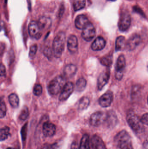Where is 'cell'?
Masks as SVG:
<instances>
[{
	"mask_svg": "<svg viewBox=\"0 0 148 149\" xmlns=\"http://www.w3.org/2000/svg\"><path fill=\"white\" fill-rule=\"evenodd\" d=\"M115 142L120 149H134L131 137L126 130H122L116 135Z\"/></svg>",
	"mask_w": 148,
	"mask_h": 149,
	"instance_id": "1",
	"label": "cell"
},
{
	"mask_svg": "<svg viewBox=\"0 0 148 149\" xmlns=\"http://www.w3.org/2000/svg\"><path fill=\"white\" fill-rule=\"evenodd\" d=\"M127 120L129 127L134 132L138 134H141L144 132V124L141 119L134 113L131 111L129 112L127 115Z\"/></svg>",
	"mask_w": 148,
	"mask_h": 149,
	"instance_id": "2",
	"label": "cell"
},
{
	"mask_svg": "<svg viewBox=\"0 0 148 149\" xmlns=\"http://www.w3.org/2000/svg\"><path fill=\"white\" fill-rule=\"evenodd\" d=\"M66 35L63 32L57 34L53 42V50L54 56L59 58L61 56L65 48Z\"/></svg>",
	"mask_w": 148,
	"mask_h": 149,
	"instance_id": "3",
	"label": "cell"
},
{
	"mask_svg": "<svg viewBox=\"0 0 148 149\" xmlns=\"http://www.w3.org/2000/svg\"><path fill=\"white\" fill-rule=\"evenodd\" d=\"M66 78L60 75L55 77L50 82L48 86V91L51 95H56L61 92L66 84Z\"/></svg>",
	"mask_w": 148,
	"mask_h": 149,
	"instance_id": "4",
	"label": "cell"
},
{
	"mask_svg": "<svg viewBox=\"0 0 148 149\" xmlns=\"http://www.w3.org/2000/svg\"><path fill=\"white\" fill-rule=\"evenodd\" d=\"M131 23V17L127 10H123L121 13L118 22L119 29L122 31H125L129 29Z\"/></svg>",
	"mask_w": 148,
	"mask_h": 149,
	"instance_id": "5",
	"label": "cell"
},
{
	"mask_svg": "<svg viewBox=\"0 0 148 149\" xmlns=\"http://www.w3.org/2000/svg\"><path fill=\"white\" fill-rule=\"evenodd\" d=\"M107 115L103 112H96L91 115L89 119V123L93 127L101 126L106 122Z\"/></svg>",
	"mask_w": 148,
	"mask_h": 149,
	"instance_id": "6",
	"label": "cell"
},
{
	"mask_svg": "<svg viewBox=\"0 0 148 149\" xmlns=\"http://www.w3.org/2000/svg\"><path fill=\"white\" fill-rule=\"evenodd\" d=\"M95 35V28L93 24L89 22L83 29L82 36L85 41L90 42L94 38Z\"/></svg>",
	"mask_w": 148,
	"mask_h": 149,
	"instance_id": "7",
	"label": "cell"
},
{
	"mask_svg": "<svg viewBox=\"0 0 148 149\" xmlns=\"http://www.w3.org/2000/svg\"><path fill=\"white\" fill-rule=\"evenodd\" d=\"M28 30L30 36L33 38L39 39L41 37V30L37 22L31 21L29 24Z\"/></svg>",
	"mask_w": 148,
	"mask_h": 149,
	"instance_id": "8",
	"label": "cell"
},
{
	"mask_svg": "<svg viewBox=\"0 0 148 149\" xmlns=\"http://www.w3.org/2000/svg\"><path fill=\"white\" fill-rule=\"evenodd\" d=\"M126 65V60L123 55L119 56L116 64V78L118 80H121L123 76V71Z\"/></svg>",
	"mask_w": 148,
	"mask_h": 149,
	"instance_id": "9",
	"label": "cell"
},
{
	"mask_svg": "<svg viewBox=\"0 0 148 149\" xmlns=\"http://www.w3.org/2000/svg\"><path fill=\"white\" fill-rule=\"evenodd\" d=\"M74 89V85L72 82H67L61 92L59 100L64 101L67 100L73 93Z\"/></svg>",
	"mask_w": 148,
	"mask_h": 149,
	"instance_id": "10",
	"label": "cell"
},
{
	"mask_svg": "<svg viewBox=\"0 0 148 149\" xmlns=\"http://www.w3.org/2000/svg\"><path fill=\"white\" fill-rule=\"evenodd\" d=\"M141 42V38L139 35L134 34L127 41L126 49L128 50L133 51L140 44Z\"/></svg>",
	"mask_w": 148,
	"mask_h": 149,
	"instance_id": "11",
	"label": "cell"
},
{
	"mask_svg": "<svg viewBox=\"0 0 148 149\" xmlns=\"http://www.w3.org/2000/svg\"><path fill=\"white\" fill-rule=\"evenodd\" d=\"M113 94L108 91L103 95L99 100V104L103 107H107L111 105L113 101Z\"/></svg>",
	"mask_w": 148,
	"mask_h": 149,
	"instance_id": "12",
	"label": "cell"
},
{
	"mask_svg": "<svg viewBox=\"0 0 148 149\" xmlns=\"http://www.w3.org/2000/svg\"><path fill=\"white\" fill-rule=\"evenodd\" d=\"M56 128L54 124L49 122L44 123L43 126V133L46 137H51L55 134Z\"/></svg>",
	"mask_w": 148,
	"mask_h": 149,
	"instance_id": "13",
	"label": "cell"
},
{
	"mask_svg": "<svg viewBox=\"0 0 148 149\" xmlns=\"http://www.w3.org/2000/svg\"><path fill=\"white\" fill-rule=\"evenodd\" d=\"M78 42L77 37L74 35H71L69 37L67 42V46L69 51L74 54L78 50Z\"/></svg>",
	"mask_w": 148,
	"mask_h": 149,
	"instance_id": "14",
	"label": "cell"
},
{
	"mask_svg": "<svg viewBox=\"0 0 148 149\" xmlns=\"http://www.w3.org/2000/svg\"><path fill=\"white\" fill-rule=\"evenodd\" d=\"M91 144L93 149H107L102 139L97 135H94L91 138Z\"/></svg>",
	"mask_w": 148,
	"mask_h": 149,
	"instance_id": "15",
	"label": "cell"
},
{
	"mask_svg": "<svg viewBox=\"0 0 148 149\" xmlns=\"http://www.w3.org/2000/svg\"><path fill=\"white\" fill-rule=\"evenodd\" d=\"M89 22L86 16L80 15L77 16L75 20V25L78 29H83Z\"/></svg>",
	"mask_w": 148,
	"mask_h": 149,
	"instance_id": "16",
	"label": "cell"
},
{
	"mask_svg": "<svg viewBox=\"0 0 148 149\" xmlns=\"http://www.w3.org/2000/svg\"><path fill=\"white\" fill-rule=\"evenodd\" d=\"M106 44V41L102 37H98L92 43L91 49L95 51L101 50L104 49Z\"/></svg>",
	"mask_w": 148,
	"mask_h": 149,
	"instance_id": "17",
	"label": "cell"
},
{
	"mask_svg": "<svg viewBox=\"0 0 148 149\" xmlns=\"http://www.w3.org/2000/svg\"><path fill=\"white\" fill-rule=\"evenodd\" d=\"M109 72H104L101 73L98 79L97 86L99 90H101L107 83L109 79Z\"/></svg>",
	"mask_w": 148,
	"mask_h": 149,
	"instance_id": "18",
	"label": "cell"
},
{
	"mask_svg": "<svg viewBox=\"0 0 148 149\" xmlns=\"http://www.w3.org/2000/svg\"><path fill=\"white\" fill-rule=\"evenodd\" d=\"M37 22L41 31L50 29L52 25V20L47 17L43 16L40 17Z\"/></svg>",
	"mask_w": 148,
	"mask_h": 149,
	"instance_id": "19",
	"label": "cell"
},
{
	"mask_svg": "<svg viewBox=\"0 0 148 149\" xmlns=\"http://www.w3.org/2000/svg\"><path fill=\"white\" fill-rule=\"evenodd\" d=\"M77 71V67L73 64L67 65L63 70V75L65 78H70L73 77Z\"/></svg>",
	"mask_w": 148,
	"mask_h": 149,
	"instance_id": "20",
	"label": "cell"
},
{
	"mask_svg": "<svg viewBox=\"0 0 148 149\" xmlns=\"http://www.w3.org/2000/svg\"><path fill=\"white\" fill-rule=\"evenodd\" d=\"M127 41L124 37L123 36L118 37L116 42L115 49L116 51H120L126 48Z\"/></svg>",
	"mask_w": 148,
	"mask_h": 149,
	"instance_id": "21",
	"label": "cell"
},
{
	"mask_svg": "<svg viewBox=\"0 0 148 149\" xmlns=\"http://www.w3.org/2000/svg\"><path fill=\"white\" fill-rule=\"evenodd\" d=\"M79 149H90L89 136L87 134L83 135V136Z\"/></svg>",
	"mask_w": 148,
	"mask_h": 149,
	"instance_id": "22",
	"label": "cell"
},
{
	"mask_svg": "<svg viewBox=\"0 0 148 149\" xmlns=\"http://www.w3.org/2000/svg\"><path fill=\"white\" fill-rule=\"evenodd\" d=\"M8 100L10 104L14 108H17L19 106V100L18 96L16 94L12 93L9 96Z\"/></svg>",
	"mask_w": 148,
	"mask_h": 149,
	"instance_id": "23",
	"label": "cell"
},
{
	"mask_svg": "<svg viewBox=\"0 0 148 149\" xmlns=\"http://www.w3.org/2000/svg\"><path fill=\"white\" fill-rule=\"evenodd\" d=\"M90 103L89 99L87 97H83L81 99L79 102L78 108L79 110H83L87 109Z\"/></svg>",
	"mask_w": 148,
	"mask_h": 149,
	"instance_id": "24",
	"label": "cell"
},
{
	"mask_svg": "<svg viewBox=\"0 0 148 149\" xmlns=\"http://www.w3.org/2000/svg\"><path fill=\"white\" fill-rule=\"evenodd\" d=\"M87 84V81L84 78H82L78 79L76 84V90L78 92H82L86 88Z\"/></svg>",
	"mask_w": 148,
	"mask_h": 149,
	"instance_id": "25",
	"label": "cell"
},
{
	"mask_svg": "<svg viewBox=\"0 0 148 149\" xmlns=\"http://www.w3.org/2000/svg\"><path fill=\"white\" fill-rule=\"evenodd\" d=\"M86 3V0H74L73 3L74 10L75 11H78L84 8Z\"/></svg>",
	"mask_w": 148,
	"mask_h": 149,
	"instance_id": "26",
	"label": "cell"
},
{
	"mask_svg": "<svg viewBox=\"0 0 148 149\" xmlns=\"http://www.w3.org/2000/svg\"><path fill=\"white\" fill-rule=\"evenodd\" d=\"M10 135V128L8 127L2 128L0 130V140L1 141H5Z\"/></svg>",
	"mask_w": 148,
	"mask_h": 149,
	"instance_id": "27",
	"label": "cell"
},
{
	"mask_svg": "<svg viewBox=\"0 0 148 149\" xmlns=\"http://www.w3.org/2000/svg\"><path fill=\"white\" fill-rule=\"evenodd\" d=\"M29 116L28 109L27 107H23L19 116V119L22 121L27 120Z\"/></svg>",
	"mask_w": 148,
	"mask_h": 149,
	"instance_id": "28",
	"label": "cell"
},
{
	"mask_svg": "<svg viewBox=\"0 0 148 149\" xmlns=\"http://www.w3.org/2000/svg\"><path fill=\"white\" fill-rule=\"evenodd\" d=\"M106 122H107L109 126H113L116 122V117L113 114L107 115Z\"/></svg>",
	"mask_w": 148,
	"mask_h": 149,
	"instance_id": "29",
	"label": "cell"
},
{
	"mask_svg": "<svg viewBox=\"0 0 148 149\" xmlns=\"http://www.w3.org/2000/svg\"><path fill=\"white\" fill-rule=\"evenodd\" d=\"M7 112L6 105L5 102L2 100L1 101V108H0V117L3 118L5 116Z\"/></svg>",
	"mask_w": 148,
	"mask_h": 149,
	"instance_id": "30",
	"label": "cell"
},
{
	"mask_svg": "<svg viewBox=\"0 0 148 149\" xmlns=\"http://www.w3.org/2000/svg\"><path fill=\"white\" fill-rule=\"evenodd\" d=\"M42 87L40 84H36L34 86L33 93L36 96H39L42 93Z\"/></svg>",
	"mask_w": 148,
	"mask_h": 149,
	"instance_id": "31",
	"label": "cell"
},
{
	"mask_svg": "<svg viewBox=\"0 0 148 149\" xmlns=\"http://www.w3.org/2000/svg\"><path fill=\"white\" fill-rule=\"evenodd\" d=\"M102 64L106 66H109L112 64V58L110 57H105L103 58L101 61Z\"/></svg>",
	"mask_w": 148,
	"mask_h": 149,
	"instance_id": "32",
	"label": "cell"
},
{
	"mask_svg": "<svg viewBox=\"0 0 148 149\" xmlns=\"http://www.w3.org/2000/svg\"><path fill=\"white\" fill-rule=\"evenodd\" d=\"M37 49V46L36 45H34L30 47L29 52V57L30 58L32 59L34 58L36 54Z\"/></svg>",
	"mask_w": 148,
	"mask_h": 149,
	"instance_id": "33",
	"label": "cell"
},
{
	"mask_svg": "<svg viewBox=\"0 0 148 149\" xmlns=\"http://www.w3.org/2000/svg\"><path fill=\"white\" fill-rule=\"evenodd\" d=\"M43 53L48 59H50L52 57L53 52H52V50L50 47H47L44 49Z\"/></svg>",
	"mask_w": 148,
	"mask_h": 149,
	"instance_id": "34",
	"label": "cell"
},
{
	"mask_svg": "<svg viewBox=\"0 0 148 149\" xmlns=\"http://www.w3.org/2000/svg\"><path fill=\"white\" fill-rule=\"evenodd\" d=\"M57 147L56 143L53 144H45L43 147L42 149H56Z\"/></svg>",
	"mask_w": 148,
	"mask_h": 149,
	"instance_id": "35",
	"label": "cell"
},
{
	"mask_svg": "<svg viewBox=\"0 0 148 149\" xmlns=\"http://www.w3.org/2000/svg\"><path fill=\"white\" fill-rule=\"evenodd\" d=\"M27 124L23 126L22 129L21 134L23 140H25L26 138V134H27Z\"/></svg>",
	"mask_w": 148,
	"mask_h": 149,
	"instance_id": "36",
	"label": "cell"
},
{
	"mask_svg": "<svg viewBox=\"0 0 148 149\" xmlns=\"http://www.w3.org/2000/svg\"><path fill=\"white\" fill-rule=\"evenodd\" d=\"M141 120L143 124H146L148 126V113L143 115L141 118Z\"/></svg>",
	"mask_w": 148,
	"mask_h": 149,
	"instance_id": "37",
	"label": "cell"
},
{
	"mask_svg": "<svg viewBox=\"0 0 148 149\" xmlns=\"http://www.w3.org/2000/svg\"><path fill=\"white\" fill-rule=\"evenodd\" d=\"M1 76H5L6 75V69H5V66L2 64L1 65Z\"/></svg>",
	"mask_w": 148,
	"mask_h": 149,
	"instance_id": "38",
	"label": "cell"
},
{
	"mask_svg": "<svg viewBox=\"0 0 148 149\" xmlns=\"http://www.w3.org/2000/svg\"><path fill=\"white\" fill-rule=\"evenodd\" d=\"M143 145L144 149H148V137L144 141Z\"/></svg>",
	"mask_w": 148,
	"mask_h": 149,
	"instance_id": "39",
	"label": "cell"
},
{
	"mask_svg": "<svg viewBox=\"0 0 148 149\" xmlns=\"http://www.w3.org/2000/svg\"><path fill=\"white\" fill-rule=\"evenodd\" d=\"M77 144L76 143L74 142L72 143V145H71V149H77Z\"/></svg>",
	"mask_w": 148,
	"mask_h": 149,
	"instance_id": "40",
	"label": "cell"
},
{
	"mask_svg": "<svg viewBox=\"0 0 148 149\" xmlns=\"http://www.w3.org/2000/svg\"><path fill=\"white\" fill-rule=\"evenodd\" d=\"M7 149H14V148H8Z\"/></svg>",
	"mask_w": 148,
	"mask_h": 149,
	"instance_id": "41",
	"label": "cell"
},
{
	"mask_svg": "<svg viewBox=\"0 0 148 149\" xmlns=\"http://www.w3.org/2000/svg\"><path fill=\"white\" fill-rule=\"evenodd\" d=\"M109 1H116V0H109Z\"/></svg>",
	"mask_w": 148,
	"mask_h": 149,
	"instance_id": "42",
	"label": "cell"
},
{
	"mask_svg": "<svg viewBox=\"0 0 148 149\" xmlns=\"http://www.w3.org/2000/svg\"><path fill=\"white\" fill-rule=\"evenodd\" d=\"M147 102L148 104V98H147Z\"/></svg>",
	"mask_w": 148,
	"mask_h": 149,
	"instance_id": "43",
	"label": "cell"
},
{
	"mask_svg": "<svg viewBox=\"0 0 148 149\" xmlns=\"http://www.w3.org/2000/svg\"></svg>",
	"mask_w": 148,
	"mask_h": 149,
	"instance_id": "44",
	"label": "cell"
}]
</instances>
